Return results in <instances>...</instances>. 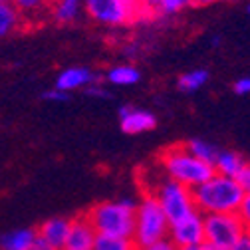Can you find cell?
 I'll return each mask as SVG.
<instances>
[{"label": "cell", "instance_id": "7402d4cb", "mask_svg": "<svg viewBox=\"0 0 250 250\" xmlns=\"http://www.w3.org/2000/svg\"><path fill=\"white\" fill-rule=\"evenodd\" d=\"M191 4H193V0H159L157 6H155V14L157 16H173Z\"/></svg>", "mask_w": 250, "mask_h": 250}, {"label": "cell", "instance_id": "5b68a950", "mask_svg": "<svg viewBox=\"0 0 250 250\" xmlns=\"http://www.w3.org/2000/svg\"><path fill=\"white\" fill-rule=\"evenodd\" d=\"M169 236V221L159 207V203L149 195H143L141 203L135 208V225L131 240L139 248H145L149 244H155Z\"/></svg>", "mask_w": 250, "mask_h": 250}, {"label": "cell", "instance_id": "52a82bcc", "mask_svg": "<svg viewBox=\"0 0 250 250\" xmlns=\"http://www.w3.org/2000/svg\"><path fill=\"white\" fill-rule=\"evenodd\" d=\"M82 8L87 18L109 28L139 20V0H82Z\"/></svg>", "mask_w": 250, "mask_h": 250}, {"label": "cell", "instance_id": "1f68e13d", "mask_svg": "<svg viewBox=\"0 0 250 250\" xmlns=\"http://www.w3.org/2000/svg\"><path fill=\"white\" fill-rule=\"evenodd\" d=\"M177 250H205V246H203V244H195V246H181V248H177Z\"/></svg>", "mask_w": 250, "mask_h": 250}, {"label": "cell", "instance_id": "6da1fadb", "mask_svg": "<svg viewBox=\"0 0 250 250\" xmlns=\"http://www.w3.org/2000/svg\"><path fill=\"white\" fill-rule=\"evenodd\" d=\"M193 193L195 208L201 214H212V212H236L246 191L238 183V179L225 177L212 173L205 183L197 185Z\"/></svg>", "mask_w": 250, "mask_h": 250}, {"label": "cell", "instance_id": "4fadbf2b", "mask_svg": "<svg viewBox=\"0 0 250 250\" xmlns=\"http://www.w3.org/2000/svg\"><path fill=\"white\" fill-rule=\"evenodd\" d=\"M26 22L12 0H0V38L12 36Z\"/></svg>", "mask_w": 250, "mask_h": 250}, {"label": "cell", "instance_id": "277c9868", "mask_svg": "<svg viewBox=\"0 0 250 250\" xmlns=\"http://www.w3.org/2000/svg\"><path fill=\"white\" fill-rule=\"evenodd\" d=\"M135 208L137 205L133 201H105L98 203L85 214V218L98 234L131 238L135 225Z\"/></svg>", "mask_w": 250, "mask_h": 250}, {"label": "cell", "instance_id": "8fae6325", "mask_svg": "<svg viewBox=\"0 0 250 250\" xmlns=\"http://www.w3.org/2000/svg\"><path fill=\"white\" fill-rule=\"evenodd\" d=\"M96 236H98V232L93 230L87 218L78 216L76 221L70 223V232H68V238H66L64 246H62V250H93Z\"/></svg>", "mask_w": 250, "mask_h": 250}, {"label": "cell", "instance_id": "d590c367", "mask_svg": "<svg viewBox=\"0 0 250 250\" xmlns=\"http://www.w3.org/2000/svg\"><path fill=\"white\" fill-rule=\"evenodd\" d=\"M248 12H250V6H248Z\"/></svg>", "mask_w": 250, "mask_h": 250}, {"label": "cell", "instance_id": "83f0119b", "mask_svg": "<svg viewBox=\"0 0 250 250\" xmlns=\"http://www.w3.org/2000/svg\"><path fill=\"white\" fill-rule=\"evenodd\" d=\"M238 183L244 187V191H246V193H250V163H246L244 171L238 175Z\"/></svg>", "mask_w": 250, "mask_h": 250}, {"label": "cell", "instance_id": "4dcf8cb0", "mask_svg": "<svg viewBox=\"0 0 250 250\" xmlns=\"http://www.w3.org/2000/svg\"><path fill=\"white\" fill-rule=\"evenodd\" d=\"M212 2H218V0H193V4H197V6H207Z\"/></svg>", "mask_w": 250, "mask_h": 250}, {"label": "cell", "instance_id": "d4e9b609", "mask_svg": "<svg viewBox=\"0 0 250 250\" xmlns=\"http://www.w3.org/2000/svg\"><path fill=\"white\" fill-rule=\"evenodd\" d=\"M234 93H238V96H248L250 93V78H238L234 82Z\"/></svg>", "mask_w": 250, "mask_h": 250}, {"label": "cell", "instance_id": "e575fe53", "mask_svg": "<svg viewBox=\"0 0 250 250\" xmlns=\"http://www.w3.org/2000/svg\"><path fill=\"white\" fill-rule=\"evenodd\" d=\"M248 242H250V230H248Z\"/></svg>", "mask_w": 250, "mask_h": 250}, {"label": "cell", "instance_id": "836d02e7", "mask_svg": "<svg viewBox=\"0 0 250 250\" xmlns=\"http://www.w3.org/2000/svg\"><path fill=\"white\" fill-rule=\"evenodd\" d=\"M46 2H48V4H54V2H56V0H46Z\"/></svg>", "mask_w": 250, "mask_h": 250}, {"label": "cell", "instance_id": "4316f807", "mask_svg": "<svg viewBox=\"0 0 250 250\" xmlns=\"http://www.w3.org/2000/svg\"><path fill=\"white\" fill-rule=\"evenodd\" d=\"M85 93H87V96H91V98H109V93L100 85V83H93V85H87L85 87Z\"/></svg>", "mask_w": 250, "mask_h": 250}, {"label": "cell", "instance_id": "9c48e42d", "mask_svg": "<svg viewBox=\"0 0 250 250\" xmlns=\"http://www.w3.org/2000/svg\"><path fill=\"white\" fill-rule=\"evenodd\" d=\"M119 123L121 131L129 135H139L145 131H151L157 125V117L147 109H139L133 105H125L119 109Z\"/></svg>", "mask_w": 250, "mask_h": 250}, {"label": "cell", "instance_id": "7c38bea8", "mask_svg": "<svg viewBox=\"0 0 250 250\" xmlns=\"http://www.w3.org/2000/svg\"><path fill=\"white\" fill-rule=\"evenodd\" d=\"M70 223L68 218H50V221L42 223L40 229L36 230V234L46 240L48 244H52L56 250H62V246H64L66 238H68V232H70Z\"/></svg>", "mask_w": 250, "mask_h": 250}, {"label": "cell", "instance_id": "e0dca14e", "mask_svg": "<svg viewBox=\"0 0 250 250\" xmlns=\"http://www.w3.org/2000/svg\"><path fill=\"white\" fill-rule=\"evenodd\" d=\"M105 80L113 85L125 87V85H135L141 80V74H139L137 68H133L129 64H119V66H113V68L107 70Z\"/></svg>", "mask_w": 250, "mask_h": 250}, {"label": "cell", "instance_id": "d6986e66", "mask_svg": "<svg viewBox=\"0 0 250 250\" xmlns=\"http://www.w3.org/2000/svg\"><path fill=\"white\" fill-rule=\"evenodd\" d=\"M207 82H208V72L207 70H191V72L179 76L177 87L185 93H193V91L201 89Z\"/></svg>", "mask_w": 250, "mask_h": 250}, {"label": "cell", "instance_id": "cb8c5ba5", "mask_svg": "<svg viewBox=\"0 0 250 250\" xmlns=\"http://www.w3.org/2000/svg\"><path fill=\"white\" fill-rule=\"evenodd\" d=\"M68 98H70V93H66V91H62V89H50V91H46L44 93V100L46 102H68Z\"/></svg>", "mask_w": 250, "mask_h": 250}, {"label": "cell", "instance_id": "8992f818", "mask_svg": "<svg viewBox=\"0 0 250 250\" xmlns=\"http://www.w3.org/2000/svg\"><path fill=\"white\" fill-rule=\"evenodd\" d=\"M205 242L223 250H232L246 234L248 229L236 212H212L203 214Z\"/></svg>", "mask_w": 250, "mask_h": 250}, {"label": "cell", "instance_id": "f1b7e54d", "mask_svg": "<svg viewBox=\"0 0 250 250\" xmlns=\"http://www.w3.org/2000/svg\"><path fill=\"white\" fill-rule=\"evenodd\" d=\"M28 250H56L52 244H48L46 240H42L38 234H36V238H34V242H32V246H30Z\"/></svg>", "mask_w": 250, "mask_h": 250}, {"label": "cell", "instance_id": "44dd1931", "mask_svg": "<svg viewBox=\"0 0 250 250\" xmlns=\"http://www.w3.org/2000/svg\"><path fill=\"white\" fill-rule=\"evenodd\" d=\"M185 145H187V149H189V151L195 155V157H199L201 161H205V163H208V165H212V163L216 161L218 149H216L214 145H210L208 141H205V139H191V141H187Z\"/></svg>", "mask_w": 250, "mask_h": 250}, {"label": "cell", "instance_id": "ba28073f", "mask_svg": "<svg viewBox=\"0 0 250 250\" xmlns=\"http://www.w3.org/2000/svg\"><path fill=\"white\" fill-rule=\"evenodd\" d=\"M177 248L181 246H195L205 242V229H203V214L195 208L189 214H185L179 221L169 225L167 236Z\"/></svg>", "mask_w": 250, "mask_h": 250}, {"label": "cell", "instance_id": "30bf717a", "mask_svg": "<svg viewBox=\"0 0 250 250\" xmlns=\"http://www.w3.org/2000/svg\"><path fill=\"white\" fill-rule=\"evenodd\" d=\"M102 76L91 72L83 66H72V68H66L62 70L56 78V89H62V91H74V89H83L87 85H93V83H102Z\"/></svg>", "mask_w": 250, "mask_h": 250}, {"label": "cell", "instance_id": "603a6c76", "mask_svg": "<svg viewBox=\"0 0 250 250\" xmlns=\"http://www.w3.org/2000/svg\"><path fill=\"white\" fill-rule=\"evenodd\" d=\"M236 214L240 216V221L244 223V227L250 230V193L244 195V199H242V203H240Z\"/></svg>", "mask_w": 250, "mask_h": 250}, {"label": "cell", "instance_id": "2e32d148", "mask_svg": "<svg viewBox=\"0 0 250 250\" xmlns=\"http://www.w3.org/2000/svg\"><path fill=\"white\" fill-rule=\"evenodd\" d=\"M36 238L34 229H18L12 232H6L0 238V248L2 250H28Z\"/></svg>", "mask_w": 250, "mask_h": 250}, {"label": "cell", "instance_id": "ffe728a7", "mask_svg": "<svg viewBox=\"0 0 250 250\" xmlns=\"http://www.w3.org/2000/svg\"><path fill=\"white\" fill-rule=\"evenodd\" d=\"M93 250H137L131 238H121V236H107V234H98Z\"/></svg>", "mask_w": 250, "mask_h": 250}, {"label": "cell", "instance_id": "ac0fdd59", "mask_svg": "<svg viewBox=\"0 0 250 250\" xmlns=\"http://www.w3.org/2000/svg\"><path fill=\"white\" fill-rule=\"evenodd\" d=\"M18 12L22 14L24 22H36L44 16L46 8L50 6L46 0H12Z\"/></svg>", "mask_w": 250, "mask_h": 250}, {"label": "cell", "instance_id": "9a60e30c", "mask_svg": "<svg viewBox=\"0 0 250 250\" xmlns=\"http://www.w3.org/2000/svg\"><path fill=\"white\" fill-rule=\"evenodd\" d=\"M82 0H56L50 4V16L58 24H72L82 16Z\"/></svg>", "mask_w": 250, "mask_h": 250}, {"label": "cell", "instance_id": "5bb4252c", "mask_svg": "<svg viewBox=\"0 0 250 250\" xmlns=\"http://www.w3.org/2000/svg\"><path fill=\"white\" fill-rule=\"evenodd\" d=\"M244 167H246V161L238 153H232V151H218L216 161L212 163L214 173L232 177V179H238V175L244 171Z\"/></svg>", "mask_w": 250, "mask_h": 250}, {"label": "cell", "instance_id": "f546056e", "mask_svg": "<svg viewBox=\"0 0 250 250\" xmlns=\"http://www.w3.org/2000/svg\"><path fill=\"white\" fill-rule=\"evenodd\" d=\"M232 250H250V242H248V234H246V236H244V238H242V240H240V242H238V244H236V246H234Z\"/></svg>", "mask_w": 250, "mask_h": 250}, {"label": "cell", "instance_id": "484cf974", "mask_svg": "<svg viewBox=\"0 0 250 250\" xmlns=\"http://www.w3.org/2000/svg\"><path fill=\"white\" fill-rule=\"evenodd\" d=\"M139 250H177V246L169 240V238H163L159 242H155V244H149L145 248H139Z\"/></svg>", "mask_w": 250, "mask_h": 250}, {"label": "cell", "instance_id": "3957f363", "mask_svg": "<svg viewBox=\"0 0 250 250\" xmlns=\"http://www.w3.org/2000/svg\"><path fill=\"white\" fill-rule=\"evenodd\" d=\"M157 165L165 177L187 187V189H195L197 185L205 183L214 173L212 165L195 157L185 143H177L163 149L157 157Z\"/></svg>", "mask_w": 250, "mask_h": 250}, {"label": "cell", "instance_id": "7a4b0ae2", "mask_svg": "<svg viewBox=\"0 0 250 250\" xmlns=\"http://www.w3.org/2000/svg\"><path fill=\"white\" fill-rule=\"evenodd\" d=\"M143 175L149 177L147 181H143V195H149L159 203L169 225L183 218L185 214H189L191 210H195L191 189H187V187L165 177L159 165L155 171H143Z\"/></svg>", "mask_w": 250, "mask_h": 250}, {"label": "cell", "instance_id": "d6a6232c", "mask_svg": "<svg viewBox=\"0 0 250 250\" xmlns=\"http://www.w3.org/2000/svg\"><path fill=\"white\" fill-rule=\"evenodd\" d=\"M203 246H205V250H223V248H216V246H212V244H207V242H203Z\"/></svg>", "mask_w": 250, "mask_h": 250}]
</instances>
